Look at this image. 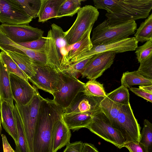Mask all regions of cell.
I'll use <instances>...</instances> for the list:
<instances>
[{
    "instance_id": "obj_20",
    "label": "cell",
    "mask_w": 152,
    "mask_h": 152,
    "mask_svg": "<svg viewBox=\"0 0 152 152\" xmlns=\"http://www.w3.org/2000/svg\"><path fill=\"white\" fill-rule=\"evenodd\" d=\"M45 45L47 65L58 72H61V59L57 50L51 29L48 32Z\"/></svg>"
},
{
    "instance_id": "obj_34",
    "label": "cell",
    "mask_w": 152,
    "mask_h": 152,
    "mask_svg": "<svg viewBox=\"0 0 152 152\" xmlns=\"http://www.w3.org/2000/svg\"><path fill=\"white\" fill-rule=\"evenodd\" d=\"M139 142L144 145L148 152H152V124L147 119L144 120Z\"/></svg>"
},
{
    "instance_id": "obj_25",
    "label": "cell",
    "mask_w": 152,
    "mask_h": 152,
    "mask_svg": "<svg viewBox=\"0 0 152 152\" xmlns=\"http://www.w3.org/2000/svg\"><path fill=\"white\" fill-rule=\"evenodd\" d=\"M121 86L127 88L132 86H145L152 85V80L143 76L137 71H127L124 73L121 79Z\"/></svg>"
},
{
    "instance_id": "obj_30",
    "label": "cell",
    "mask_w": 152,
    "mask_h": 152,
    "mask_svg": "<svg viewBox=\"0 0 152 152\" xmlns=\"http://www.w3.org/2000/svg\"><path fill=\"white\" fill-rule=\"evenodd\" d=\"M0 62L10 74L12 73L16 75L28 82V77L4 51H1L0 52Z\"/></svg>"
},
{
    "instance_id": "obj_38",
    "label": "cell",
    "mask_w": 152,
    "mask_h": 152,
    "mask_svg": "<svg viewBox=\"0 0 152 152\" xmlns=\"http://www.w3.org/2000/svg\"><path fill=\"white\" fill-rule=\"evenodd\" d=\"M46 40V37L42 36L35 40L18 44L30 49L41 50L44 49Z\"/></svg>"
},
{
    "instance_id": "obj_32",
    "label": "cell",
    "mask_w": 152,
    "mask_h": 152,
    "mask_svg": "<svg viewBox=\"0 0 152 152\" xmlns=\"http://www.w3.org/2000/svg\"><path fill=\"white\" fill-rule=\"evenodd\" d=\"M83 92L87 96L98 98H103L106 95L103 85L95 80H89L85 84Z\"/></svg>"
},
{
    "instance_id": "obj_36",
    "label": "cell",
    "mask_w": 152,
    "mask_h": 152,
    "mask_svg": "<svg viewBox=\"0 0 152 152\" xmlns=\"http://www.w3.org/2000/svg\"><path fill=\"white\" fill-rule=\"evenodd\" d=\"M135 53L139 63L152 56V39L146 42L143 45L137 46Z\"/></svg>"
},
{
    "instance_id": "obj_19",
    "label": "cell",
    "mask_w": 152,
    "mask_h": 152,
    "mask_svg": "<svg viewBox=\"0 0 152 152\" xmlns=\"http://www.w3.org/2000/svg\"><path fill=\"white\" fill-rule=\"evenodd\" d=\"M95 113L86 112L63 114L62 118L68 128L74 132L86 128L91 122Z\"/></svg>"
},
{
    "instance_id": "obj_3",
    "label": "cell",
    "mask_w": 152,
    "mask_h": 152,
    "mask_svg": "<svg viewBox=\"0 0 152 152\" xmlns=\"http://www.w3.org/2000/svg\"><path fill=\"white\" fill-rule=\"evenodd\" d=\"M137 28L135 21L111 25L106 19L93 29L91 41L94 46L115 42L128 38Z\"/></svg>"
},
{
    "instance_id": "obj_10",
    "label": "cell",
    "mask_w": 152,
    "mask_h": 152,
    "mask_svg": "<svg viewBox=\"0 0 152 152\" xmlns=\"http://www.w3.org/2000/svg\"><path fill=\"white\" fill-rule=\"evenodd\" d=\"M138 43L135 37H133L111 43L93 45L90 50L83 53L71 60L68 65L100 53L113 52L116 54L133 51L138 46Z\"/></svg>"
},
{
    "instance_id": "obj_29",
    "label": "cell",
    "mask_w": 152,
    "mask_h": 152,
    "mask_svg": "<svg viewBox=\"0 0 152 152\" xmlns=\"http://www.w3.org/2000/svg\"><path fill=\"white\" fill-rule=\"evenodd\" d=\"M80 0H64L59 9L56 18L66 16L72 17L77 13L81 8Z\"/></svg>"
},
{
    "instance_id": "obj_13",
    "label": "cell",
    "mask_w": 152,
    "mask_h": 152,
    "mask_svg": "<svg viewBox=\"0 0 152 152\" xmlns=\"http://www.w3.org/2000/svg\"><path fill=\"white\" fill-rule=\"evenodd\" d=\"M32 20L14 0H0V23L16 25L28 24Z\"/></svg>"
},
{
    "instance_id": "obj_39",
    "label": "cell",
    "mask_w": 152,
    "mask_h": 152,
    "mask_svg": "<svg viewBox=\"0 0 152 152\" xmlns=\"http://www.w3.org/2000/svg\"><path fill=\"white\" fill-rule=\"evenodd\" d=\"M124 147L126 148L129 152H148L146 148L140 142H128L124 144Z\"/></svg>"
},
{
    "instance_id": "obj_23",
    "label": "cell",
    "mask_w": 152,
    "mask_h": 152,
    "mask_svg": "<svg viewBox=\"0 0 152 152\" xmlns=\"http://www.w3.org/2000/svg\"><path fill=\"white\" fill-rule=\"evenodd\" d=\"M16 63L19 68L28 77V79L36 74L35 61L26 55L9 51H4Z\"/></svg>"
},
{
    "instance_id": "obj_45",
    "label": "cell",
    "mask_w": 152,
    "mask_h": 152,
    "mask_svg": "<svg viewBox=\"0 0 152 152\" xmlns=\"http://www.w3.org/2000/svg\"><path fill=\"white\" fill-rule=\"evenodd\" d=\"M1 116H0V134H1L2 131V127L1 126Z\"/></svg>"
},
{
    "instance_id": "obj_22",
    "label": "cell",
    "mask_w": 152,
    "mask_h": 152,
    "mask_svg": "<svg viewBox=\"0 0 152 152\" xmlns=\"http://www.w3.org/2000/svg\"><path fill=\"white\" fill-rule=\"evenodd\" d=\"M10 73L0 62V102L5 101L13 108V99L10 83Z\"/></svg>"
},
{
    "instance_id": "obj_18",
    "label": "cell",
    "mask_w": 152,
    "mask_h": 152,
    "mask_svg": "<svg viewBox=\"0 0 152 152\" xmlns=\"http://www.w3.org/2000/svg\"><path fill=\"white\" fill-rule=\"evenodd\" d=\"M1 122L5 131L14 140L15 145L18 144V134L13 108L5 101L0 102Z\"/></svg>"
},
{
    "instance_id": "obj_11",
    "label": "cell",
    "mask_w": 152,
    "mask_h": 152,
    "mask_svg": "<svg viewBox=\"0 0 152 152\" xmlns=\"http://www.w3.org/2000/svg\"><path fill=\"white\" fill-rule=\"evenodd\" d=\"M0 29L11 40L18 44L37 39L42 37L44 31L28 24H2Z\"/></svg>"
},
{
    "instance_id": "obj_6",
    "label": "cell",
    "mask_w": 152,
    "mask_h": 152,
    "mask_svg": "<svg viewBox=\"0 0 152 152\" xmlns=\"http://www.w3.org/2000/svg\"><path fill=\"white\" fill-rule=\"evenodd\" d=\"M86 128L119 149L125 143L121 133L112 126L101 109L93 114L91 122Z\"/></svg>"
},
{
    "instance_id": "obj_21",
    "label": "cell",
    "mask_w": 152,
    "mask_h": 152,
    "mask_svg": "<svg viewBox=\"0 0 152 152\" xmlns=\"http://www.w3.org/2000/svg\"><path fill=\"white\" fill-rule=\"evenodd\" d=\"M64 0H41L38 21L44 23L50 19L56 18L59 7Z\"/></svg>"
},
{
    "instance_id": "obj_37",
    "label": "cell",
    "mask_w": 152,
    "mask_h": 152,
    "mask_svg": "<svg viewBox=\"0 0 152 152\" xmlns=\"http://www.w3.org/2000/svg\"><path fill=\"white\" fill-rule=\"evenodd\" d=\"M140 64L137 72L145 77L152 80V56L142 61Z\"/></svg>"
},
{
    "instance_id": "obj_4",
    "label": "cell",
    "mask_w": 152,
    "mask_h": 152,
    "mask_svg": "<svg viewBox=\"0 0 152 152\" xmlns=\"http://www.w3.org/2000/svg\"><path fill=\"white\" fill-rule=\"evenodd\" d=\"M99 12L94 7L86 5L81 7L71 27L65 32L64 38L70 46L79 41L86 31L97 20Z\"/></svg>"
},
{
    "instance_id": "obj_8",
    "label": "cell",
    "mask_w": 152,
    "mask_h": 152,
    "mask_svg": "<svg viewBox=\"0 0 152 152\" xmlns=\"http://www.w3.org/2000/svg\"><path fill=\"white\" fill-rule=\"evenodd\" d=\"M116 129L121 133L125 143H139L141 127L134 116L130 103L122 105L117 119Z\"/></svg>"
},
{
    "instance_id": "obj_40",
    "label": "cell",
    "mask_w": 152,
    "mask_h": 152,
    "mask_svg": "<svg viewBox=\"0 0 152 152\" xmlns=\"http://www.w3.org/2000/svg\"><path fill=\"white\" fill-rule=\"evenodd\" d=\"M84 143L81 141L69 143L63 152H82Z\"/></svg>"
},
{
    "instance_id": "obj_1",
    "label": "cell",
    "mask_w": 152,
    "mask_h": 152,
    "mask_svg": "<svg viewBox=\"0 0 152 152\" xmlns=\"http://www.w3.org/2000/svg\"><path fill=\"white\" fill-rule=\"evenodd\" d=\"M97 9L106 11V19L114 25L142 19L149 15L152 0H94Z\"/></svg>"
},
{
    "instance_id": "obj_41",
    "label": "cell",
    "mask_w": 152,
    "mask_h": 152,
    "mask_svg": "<svg viewBox=\"0 0 152 152\" xmlns=\"http://www.w3.org/2000/svg\"><path fill=\"white\" fill-rule=\"evenodd\" d=\"M129 89L137 96L152 103V94L147 92L139 88L130 87Z\"/></svg>"
},
{
    "instance_id": "obj_28",
    "label": "cell",
    "mask_w": 152,
    "mask_h": 152,
    "mask_svg": "<svg viewBox=\"0 0 152 152\" xmlns=\"http://www.w3.org/2000/svg\"><path fill=\"white\" fill-rule=\"evenodd\" d=\"M134 33V37L139 42L143 43L152 39V14L142 22Z\"/></svg>"
},
{
    "instance_id": "obj_15",
    "label": "cell",
    "mask_w": 152,
    "mask_h": 152,
    "mask_svg": "<svg viewBox=\"0 0 152 152\" xmlns=\"http://www.w3.org/2000/svg\"><path fill=\"white\" fill-rule=\"evenodd\" d=\"M87 96L83 92L79 93L70 106L64 109L63 114L89 112L95 113L101 109L100 102L102 98Z\"/></svg>"
},
{
    "instance_id": "obj_17",
    "label": "cell",
    "mask_w": 152,
    "mask_h": 152,
    "mask_svg": "<svg viewBox=\"0 0 152 152\" xmlns=\"http://www.w3.org/2000/svg\"><path fill=\"white\" fill-rule=\"evenodd\" d=\"M71 134L64 122L62 118L54 123L51 137L52 152H57L70 143Z\"/></svg>"
},
{
    "instance_id": "obj_44",
    "label": "cell",
    "mask_w": 152,
    "mask_h": 152,
    "mask_svg": "<svg viewBox=\"0 0 152 152\" xmlns=\"http://www.w3.org/2000/svg\"><path fill=\"white\" fill-rule=\"evenodd\" d=\"M139 88L147 92L152 94V85L139 86Z\"/></svg>"
},
{
    "instance_id": "obj_35",
    "label": "cell",
    "mask_w": 152,
    "mask_h": 152,
    "mask_svg": "<svg viewBox=\"0 0 152 152\" xmlns=\"http://www.w3.org/2000/svg\"><path fill=\"white\" fill-rule=\"evenodd\" d=\"M93 56L71 64L62 69V72L67 75L77 78L78 75L82 72Z\"/></svg>"
},
{
    "instance_id": "obj_7",
    "label": "cell",
    "mask_w": 152,
    "mask_h": 152,
    "mask_svg": "<svg viewBox=\"0 0 152 152\" xmlns=\"http://www.w3.org/2000/svg\"><path fill=\"white\" fill-rule=\"evenodd\" d=\"M36 74L29 79L33 85L52 94L57 92L64 82L62 72H58L47 65L36 62Z\"/></svg>"
},
{
    "instance_id": "obj_27",
    "label": "cell",
    "mask_w": 152,
    "mask_h": 152,
    "mask_svg": "<svg viewBox=\"0 0 152 152\" xmlns=\"http://www.w3.org/2000/svg\"><path fill=\"white\" fill-rule=\"evenodd\" d=\"M55 45L61 60L62 57L67 53L69 46L64 38L65 32L60 26L53 23L51 25Z\"/></svg>"
},
{
    "instance_id": "obj_5",
    "label": "cell",
    "mask_w": 152,
    "mask_h": 152,
    "mask_svg": "<svg viewBox=\"0 0 152 152\" xmlns=\"http://www.w3.org/2000/svg\"><path fill=\"white\" fill-rule=\"evenodd\" d=\"M43 98L37 89L31 100L25 105L15 103L23 124L29 152H33L34 137L37 124L39 110Z\"/></svg>"
},
{
    "instance_id": "obj_9",
    "label": "cell",
    "mask_w": 152,
    "mask_h": 152,
    "mask_svg": "<svg viewBox=\"0 0 152 152\" xmlns=\"http://www.w3.org/2000/svg\"><path fill=\"white\" fill-rule=\"evenodd\" d=\"M63 73L64 82L53 96L54 102L65 109L68 107L77 95L83 92L85 83L77 78Z\"/></svg>"
},
{
    "instance_id": "obj_33",
    "label": "cell",
    "mask_w": 152,
    "mask_h": 152,
    "mask_svg": "<svg viewBox=\"0 0 152 152\" xmlns=\"http://www.w3.org/2000/svg\"><path fill=\"white\" fill-rule=\"evenodd\" d=\"M106 96L112 101L122 105L129 103L128 90L122 86L106 94Z\"/></svg>"
},
{
    "instance_id": "obj_26",
    "label": "cell",
    "mask_w": 152,
    "mask_h": 152,
    "mask_svg": "<svg viewBox=\"0 0 152 152\" xmlns=\"http://www.w3.org/2000/svg\"><path fill=\"white\" fill-rule=\"evenodd\" d=\"M13 112L15 118L18 134V144L15 145L16 152H29L24 128L19 113L14 105Z\"/></svg>"
},
{
    "instance_id": "obj_24",
    "label": "cell",
    "mask_w": 152,
    "mask_h": 152,
    "mask_svg": "<svg viewBox=\"0 0 152 152\" xmlns=\"http://www.w3.org/2000/svg\"><path fill=\"white\" fill-rule=\"evenodd\" d=\"M122 105L112 101L106 96L102 98L99 103V106L102 111L116 129L118 115Z\"/></svg>"
},
{
    "instance_id": "obj_12",
    "label": "cell",
    "mask_w": 152,
    "mask_h": 152,
    "mask_svg": "<svg viewBox=\"0 0 152 152\" xmlns=\"http://www.w3.org/2000/svg\"><path fill=\"white\" fill-rule=\"evenodd\" d=\"M115 54L113 52H110L93 55L81 73L82 78L96 80L100 77L113 64Z\"/></svg>"
},
{
    "instance_id": "obj_46",
    "label": "cell",
    "mask_w": 152,
    "mask_h": 152,
    "mask_svg": "<svg viewBox=\"0 0 152 152\" xmlns=\"http://www.w3.org/2000/svg\"><path fill=\"white\" fill-rule=\"evenodd\" d=\"M13 152H16V151H15H15H14Z\"/></svg>"
},
{
    "instance_id": "obj_2",
    "label": "cell",
    "mask_w": 152,
    "mask_h": 152,
    "mask_svg": "<svg viewBox=\"0 0 152 152\" xmlns=\"http://www.w3.org/2000/svg\"><path fill=\"white\" fill-rule=\"evenodd\" d=\"M64 110L53 100L43 98L39 109L34 137L33 152H52L53 127L55 122L62 118Z\"/></svg>"
},
{
    "instance_id": "obj_43",
    "label": "cell",
    "mask_w": 152,
    "mask_h": 152,
    "mask_svg": "<svg viewBox=\"0 0 152 152\" xmlns=\"http://www.w3.org/2000/svg\"><path fill=\"white\" fill-rule=\"evenodd\" d=\"M82 152H99L94 145L91 143H84Z\"/></svg>"
},
{
    "instance_id": "obj_31",
    "label": "cell",
    "mask_w": 152,
    "mask_h": 152,
    "mask_svg": "<svg viewBox=\"0 0 152 152\" xmlns=\"http://www.w3.org/2000/svg\"><path fill=\"white\" fill-rule=\"evenodd\" d=\"M26 14L35 19L38 17L41 6V0H14Z\"/></svg>"
},
{
    "instance_id": "obj_14",
    "label": "cell",
    "mask_w": 152,
    "mask_h": 152,
    "mask_svg": "<svg viewBox=\"0 0 152 152\" xmlns=\"http://www.w3.org/2000/svg\"><path fill=\"white\" fill-rule=\"evenodd\" d=\"M10 77L12 93L15 103L20 105H26L32 99L37 88L16 75L10 73Z\"/></svg>"
},
{
    "instance_id": "obj_42",
    "label": "cell",
    "mask_w": 152,
    "mask_h": 152,
    "mask_svg": "<svg viewBox=\"0 0 152 152\" xmlns=\"http://www.w3.org/2000/svg\"><path fill=\"white\" fill-rule=\"evenodd\" d=\"M4 152H13L14 150L9 143L5 135L1 134Z\"/></svg>"
},
{
    "instance_id": "obj_16",
    "label": "cell",
    "mask_w": 152,
    "mask_h": 152,
    "mask_svg": "<svg viewBox=\"0 0 152 152\" xmlns=\"http://www.w3.org/2000/svg\"><path fill=\"white\" fill-rule=\"evenodd\" d=\"M93 26L91 27L84 34L81 39L76 43L69 46L66 54L61 58V67L62 70L67 66L70 61L93 47L90 34Z\"/></svg>"
}]
</instances>
